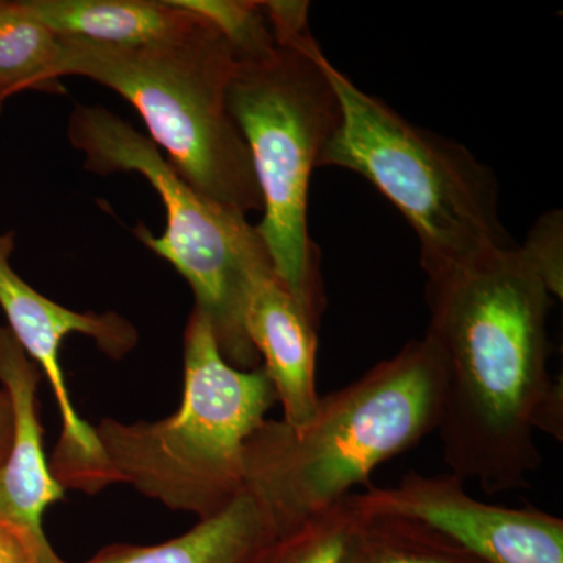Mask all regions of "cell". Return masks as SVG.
<instances>
[{"instance_id":"1","label":"cell","mask_w":563,"mask_h":563,"mask_svg":"<svg viewBox=\"0 0 563 563\" xmlns=\"http://www.w3.org/2000/svg\"><path fill=\"white\" fill-rule=\"evenodd\" d=\"M426 302L443 365L444 463L492 495L528 488L542 465L536 433L563 437V387L548 368L553 296L514 246L428 274Z\"/></svg>"},{"instance_id":"2","label":"cell","mask_w":563,"mask_h":563,"mask_svg":"<svg viewBox=\"0 0 563 563\" xmlns=\"http://www.w3.org/2000/svg\"><path fill=\"white\" fill-rule=\"evenodd\" d=\"M443 365L428 335L407 343L357 380L322 396L312 420L295 429L265 420L244 446V487L272 514L277 531L369 487L377 466L439 429Z\"/></svg>"},{"instance_id":"3","label":"cell","mask_w":563,"mask_h":563,"mask_svg":"<svg viewBox=\"0 0 563 563\" xmlns=\"http://www.w3.org/2000/svg\"><path fill=\"white\" fill-rule=\"evenodd\" d=\"M60 36L58 79L87 77L131 102L147 139L206 198L244 214L263 209L250 150L228 107L239 57L209 21L199 16L180 36L141 46Z\"/></svg>"},{"instance_id":"4","label":"cell","mask_w":563,"mask_h":563,"mask_svg":"<svg viewBox=\"0 0 563 563\" xmlns=\"http://www.w3.org/2000/svg\"><path fill=\"white\" fill-rule=\"evenodd\" d=\"M276 402L263 366L243 372L229 365L209 321L192 309L179 410L154 422L103 418L95 433L113 484H131L147 498L203 520L243 492L244 446Z\"/></svg>"},{"instance_id":"5","label":"cell","mask_w":563,"mask_h":563,"mask_svg":"<svg viewBox=\"0 0 563 563\" xmlns=\"http://www.w3.org/2000/svg\"><path fill=\"white\" fill-rule=\"evenodd\" d=\"M342 122L318 168L340 166L372 181L412 225L428 274L514 247L498 214L490 168L462 144L422 131L325 62Z\"/></svg>"},{"instance_id":"6","label":"cell","mask_w":563,"mask_h":563,"mask_svg":"<svg viewBox=\"0 0 563 563\" xmlns=\"http://www.w3.org/2000/svg\"><path fill=\"white\" fill-rule=\"evenodd\" d=\"M328 57L312 35L254 60H239L228 91L232 120L261 188L257 224L284 287L321 321L320 251L309 235L310 177L342 122Z\"/></svg>"},{"instance_id":"7","label":"cell","mask_w":563,"mask_h":563,"mask_svg":"<svg viewBox=\"0 0 563 563\" xmlns=\"http://www.w3.org/2000/svg\"><path fill=\"white\" fill-rule=\"evenodd\" d=\"M68 136L84 152L88 172L139 173L150 181L165 206L166 229L155 236L139 224L136 239L188 282L195 310L209 321L224 361L243 372L258 368L261 355L246 332L247 306L276 272L257 225L196 191L146 135L103 107L77 106Z\"/></svg>"},{"instance_id":"8","label":"cell","mask_w":563,"mask_h":563,"mask_svg":"<svg viewBox=\"0 0 563 563\" xmlns=\"http://www.w3.org/2000/svg\"><path fill=\"white\" fill-rule=\"evenodd\" d=\"M13 251L14 232L0 233V307L14 339L38 365L57 399L62 437L52 455L51 472L65 490L96 495L113 483L95 428L81 420L70 401L60 365L63 340L79 333L95 340L103 354L120 361L139 343V332L121 314L74 312L33 290L11 268Z\"/></svg>"},{"instance_id":"9","label":"cell","mask_w":563,"mask_h":563,"mask_svg":"<svg viewBox=\"0 0 563 563\" xmlns=\"http://www.w3.org/2000/svg\"><path fill=\"white\" fill-rule=\"evenodd\" d=\"M363 515L413 518L450 537L484 563H563V520L536 507L496 506L474 499L454 474L417 472L393 487L352 493Z\"/></svg>"},{"instance_id":"10","label":"cell","mask_w":563,"mask_h":563,"mask_svg":"<svg viewBox=\"0 0 563 563\" xmlns=\"http://www.w3.org/2000/svg\"><path fill=\"white\" fill-rule=\"evenodd\" d=\"M41 379L38 365L10 329L0 325V388L9 393L14 413L13 446L0 465V521L44 540V512L51 504L62 501L66 490L44 455V431L36 406Z\"/></svg>"},{"instance_id":"11","label":"cell","mask_w":563,"mask_h":563,"mask_svg":"<svg viewBox=\"0 0 563 563\" xmlns=\"http://www.w3.org/2000/svg\"><path fill=\"white\" fill-rule=\"evenodd\" d=\"M320 320L291 295L277 276L258 285L246 312V332L276 390L284 420L299 429L312 420L317 391Z\"/></svg>"},{"instance_id":"12","label":"cell","mask_w":563,"mask_h":563,"mask_svg":"<svg viewBox=\"0 0 563 563\" xmlns=\"http://www.w3.org/2000/svg\"><path fill=\"white\" fill-rule=\"evenodd\" d=\"M277 537L272 514L244 487L229 506L176 539L151 547L111 544L85 563H261Z\"/></svg>"},{"instance_id":"13","label":"cell","mask_w":563,"mask_h":563,"mask_svg":"<svg viewBox=\"0 0 563 563\" xmlns=\"http://www.w3.org/2000/svg\"><path fill=\"white\" fill-rule=\"evenodd\" d=\"M58 35L110 46H141L176 38L199 16L176 0H24Z\"/></svg>"},{"instance_id":"14","label":"cell","mask_w":563,"mask_h":563,"mask_svg":"<svg viewBox=\"0 0 563 563\" xmlns=\"http://www.w3.org/2000/svg\"><path fill=\"white\" fill-rule=\"evenodd\" d=\"M62 36L24 0H0V101L18 92L63 91L58 79Z\"/></svg>"},{"instance_id":"15","label":"cell","mask_w":563,"mask_h":563,"mask_svg":"<svg viewBox=\"0 0 563 563\" xmlns=\"http://www.w3.org/2000/svg\"><path fill=\"white\" fill-rule=\"evenodd\" d=\"M347 563L484 562L422 521L399 515H363Z\"/></svg>"},{"instance_id":"16","label":"cell","mask_w":563,"mask_h":563,"mask_svg":"<svg viewBox=\"0 0 563 563\" xmlns=\"http://www.w3.org/2000/svg\"><path fill=\"white\" fill-rule=\"evenodd\" d=\"M363 515L351 496L280 533L261 563H347Z\"/></svg>"},{"instance_id":"17","label":"cell","mask_w":563,"mask_h":563,"mask_svg":"<svg viewBox=\"0 0 563 563\" xmlns=\"http://www.w3.org/2000/svg\"><path fill=\"white\" fill-rule=\"evenodd\" d=\"M199 14L228 40L239 60H254L276 49L272 27L258 0H176Z\"/></svg>"},{"instance_id":"18","label":"cell","mask_w":563,"mask_h":563,"mask_svg":"<svg viewBox=\"0 0 563 563\" xmlns=\"http://www.w3.org/2000/svg\"><path fill=\"white\" fill-rule=\"evenodd\" d=\"M532 268L543 280L551 296L562 299L563 295V220L562 211L544 214L529 232L528 240L520 247Z\"/></svg>"},{"instance_id":"19","label":"cell","mask_w":563,"mask_h":563,"mask_svg":"<svg viewBox=\"0 0 563 563\" xmlns=\"http://www.w3.org/2000/svg\"><path fill=\"white\" fill-rule=\"evenodd\" d=\"M0 563H66L49 540L36 539L20 526L0 521Z\"/></svg>"},{"instance_id":"20","label":"cell","mask_w":563,"mask_h":563,"mask_svg":"<svg viewBox=\"0 0 563 563\" xmlns=\"http://www.w3.org/2000/svg\"><path fill=\"white\" fill-rule=\"evenodd\" d=\"M266 20L277 46H287L309 32V2L302 0H266L262 2Z\"/></svg>"},{"instance_id":"21","label":"cell","mask_w":563,"mask_h":563,"mask_svg":"<svg viewBox=\"0 0 563 563\" xmlns=\"http://www.w3.org/2000/svg\"><path fill=\"white\" fill-rule=\"evenodd\" d=\"M14 440L13 404L9 393L0 388V465L9 457Z\"/></svg>"},{"instance_id":"22","label":"cell","mask_w":563,"mask_h":563,"mask_svg":"<svg viewBox=\"0 0 563 563\" xmlns=\"http://www.w3.org/2000/svg\"><path fill=\"white\" fill-rule=\"evenodd\" d=\"M3 103H5V102H3V101H0V113H2V109H3Z\"/></svg>"}]
</instances>
